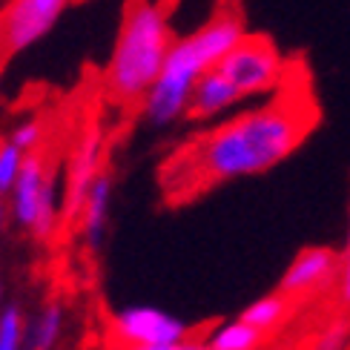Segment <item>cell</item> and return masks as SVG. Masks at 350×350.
Returning a JSON list of instances; mask_svg holds the SVG:
<instances>
[{"label":"cell","instance_id":"obj_1","mask_svg":"<svg viewBox=\"0 0 350 350\" xmlns=\"http://www.w3.org/2000/svg\"><path fill=\"white\" fill-rule=\"evenodd\" d=\"M316 124L310 98L282 95L270 104L241 112L196 138L167 167V189L189 198L207 187L258 175L275 167L308 138Z\"/></svg>","mask_w":350,"mask_h":350},{"label":"cell","instance_id":"obj_2","mask_svg":"<svg viewBox=\"0 0 350 350\" xmlns=\"http://www.w3.org/2000/svg\"><path fill=\"white\" fill-rule=\"evenodd\" d=\"M247 35L244 18L236 9H221L187 38H175L161 75L141 100V112L152 126H167L187 118V107L198 78L221 64V57Z\"/></svg>","mask_w":350,"mask_h":350},{"label":"cell","instance_id":"obj_3","mask_svg":"<svg viewBox=\"0 0 350 350\" xmlns=\"http://www.w3.org/2000/svg\"><path fill=\"white\" fill-rule=\"evenodd\" d=\"M172 43L170 12L161 0H129L104 72V90L112 104H141L161 75Z\"/></svg>","mask_w":350,"mask_h":350},{"label":"cell","instance_id":"obj_4","mask_svg":"<svg viewBox=\"0 0 350 350\" xmlns=\"http://www.w3.org/2000/svg\"><path fill=\"white\" fill-rule=\"evenodd\" d=\"M218 69L230 78V83L236 86L241 98H253L261 92H270L282 83L284 57L270 38L247 32L236 46L221 57Z\"/></svg>","mask_w":350,"mask_h":350},{"label":"cell","instance_id":"obj_5","mask_svg":"<svg viewBox=\"0 0 350 350\" xmlns=\"http://www.w3.org/2000/svg\"><path fill=\"white\" fill-rule=\"evenodd\" d=\"M75 3L81 0H12L0 21V52L18 55L32 49Z\"/></svg>","mask_w":350,"mask_h":350},{"label":"cell","instance_id":"obj_6","mask_svg":"<svg viewBox=\"0 0 350 350\" xmlns=\"http://www.w3.org/2000/svg\"><path fill=\"white\" fill-rule=\"evenodd\" d=\"M109 333L118 345L126 347H150V345H170L189 336V327L164 310L155 308H129L109 319Z\"/></svg>","mask_w":350,"mask_h":350},{"label":"cell","instance_id":"obj_7","mask_svg":"<svg viewBox=\"0 0 350 350\" xmlns=\"http://www.w3.org/2000/svg\"><path fill=\"white\" fill-rule=\"evenodd\" d=\"M100 152H104V141H100V129L90 126L81 135L75 152H72L69 161V181H66V213L64 218L72 221V218H81V207L83 198L90 193V187L95 181V175L104 170L100 167Z\"/></svg>","mask_w":350,"mask_h":350},{"label":"cell","instance_id":"obj_8","mask_svg":"<svg viewBox=\"0 0 350 350\" xmlns=\"http://www.w3.org/2000/svg\"><path fill=\"white\" fill-rule=\"evenodd\" d=\"M336 261H339V256L333 250H327V247H310V250H301L293 258V265L287 267V273L282 275L279 290L290 299L310 293V290L327 284L333 270H336Z\"/></svg>","mask_w":350,"mask_h":350},{"label":"cell","instance_id":"obj_9","mask_svg":"<svg viewBox=\"0 0 350 350\" xmlns=\"http://www.w3.org/2000/svg\"><path fill=\"white\" fill-rule=\"evenodd\" d=\"M239 100H244L239 95V90L230 83V78L221 69L213 66L210 72H204L198 78L193 98H189V107H187V118L189 121H210L218 112L236 107Z\"/></svg>","mask_w":350,"mask_h":350},{"label":"cell","instance_id":"obj_10","mask_svg":"<svg viewBox=\"0 0 350 350\" xmlns=\"http://www.w3.org/2000/svg\"><path fill=\"white\" fill-rule=\"evenodd\" d=\"M46 175H49V170H46V158H43V152L40 150L26 152L21 175H18L14 189H12L14 218H18L21 227H32L35 213H38V198H40V189H43Z\"/></svg>","mask_w":350,"mask_h":350},{"label":"cell","instance_id":"obj_11","mask_svg":"<svg viewBox=\"0 0 350 350\" xmlns=\"http://www.w3.org/2000/svg\"><path fill=\"white\" fill-rule=\"evenodd\" d=\"M109 198H112V175H109V170H100L95 175L90 193H86V198H83L81 218H78L81 227H83V239L90 241V247H98L100 241H104Z\"/></svg>","mask_w":350,"mask_h":350},{"label":"cell","instance_id":"obj_12","mask_svg":"<svg viewBox=\"0 0 350 350\" xmlns=\"http://www.w3.org/2000/svg\"><path fill=\"white\" fill-rule=\"evenodd\" d=\"M261 342H265V330L253 327L239 316L236 322L218 327L204 345H207V350H258Z\"/></svg>","mask_w":350,"mask_h":350},{"label":"cell","instance_id":"obj_13","mask_svg":"<svg viewBox=\"0 0 350 350\" xmlns=\"http://www.w3.org/2000/svg\"><path fill=\"white\" fill-rule=\"evenodd\" d=\"M287 308H290V296H284L282 290H279V293H273V296L256 299L250 308H244L241 319H244V322H250L253 327L270 333L287 316Z\"/></svg>","mask_w":350,"mask_h":350},{"label":"cell","instance_id":"obj_14","mask_svg":"<svg viewBox=\"0 0 350 350\" xmlns=\"http://www.w3.org/2000/svg\"><path fill=\"white\" fill-rule=\"evenodd\" d=\"M55 224H57V178H55V172L49 170L46 181H43V189H40V198H38L35 221H32L29 230L35 232V239L46 241V239H52Z\"/></svg>","mask_w":350,"mask_h":350},{"label":"cell","instance_id":"obj_15","mask_svg":"<svg viewBox=\"0 0 350 350\" xmlns=\"http://www.w3.org/2000/svg\"><path fill=\"white\" fill-rule=\"evenodd\" d=\"M64 327V310L57 304H46L43 313L38 316V322L29 333V350H52L57 345V336H61Z\"/></svg>","mask_w":350,"mask_h":350},{"label":"cell","instance_id":"obj_16","mask_svg":"<svg viewBox=\"0 0 350 350\" xmlns=\"http://www.w3.org/2000/svg\"><path fill=\"white\" fill-rule=\"evenodd\" d=\"M23 158H26V152L12 138L0 141V196L3 198L12 196L14 181H18L21 167H23Z\"/></svg>","mask_w":350,"mask_h":350},{"label":"cell","instance_id":"obj_17","mask_svg":"<svg viewBox=\"0 0 350 350\" xmlns=\"http://www.w3.org/2000/svg\"><path fill=\"white\" fill-rule=\"evenodd\" d=\"M23 339V316L18 308H6L0 313V350H21Z\"/></svg>","mask_w":350,"mask_h":350},{"label":"cell","instance_id":"obj_18","mask_svg":"<svg viewBox=\"0 0 350 350\" xmlns=\"http://www.w3.org/2000/svg\"><path fill=\"white\" fill-rule=\"evenodd\" d=\"M9 138L18 144L23 152H32V150L40 147V141H43V124H40L38 118L23 121V124H18V126L12 129V135H9Z\"/></svg>","mask_w":350,"mask_h":350},{"label":"cell","instance_id":"obj_19","mask_svg":"<svg viewBox=\"0 0 350 350\" xmlns=\"http://www.w3.org/2000/svg\"><path fill=\"white\" fill-rule=\"evenodd\" d=\"M347 339H350V325L347 322H339V325H330L322 336H319L316 347L313 350H345L347 347Z\"/></svg>","mask_w":350,"mask_h":350},{"label":"cell","instance_id":"obj_20","mask_svg":"<svg viewBox=\"0 0 350 350\" xmlns=\"http://www.w3.org/2000/svg\"><path fill=\"white\" fill-rule=\"evenodd\" d=\"M126 350H207L201 339H181L170 345H150V347H126Z\"/></svg>","mask_w":350,"mask_h":350},{"label":"cell","instance_id":"obj_21","mask_svg":"<svg viewBox=\"0 0 350 350\" xmlns=\"http://www.w3.org/2000/svg\"><path fill=\"white\" fill-rule=\"evenodd\" d=\"M339 290H342V301L350 308V244H347V256L342 265V279H339Z\"/></svg>","mask_w":350,"mask_h":350},{"label":"cell","instance_id":"obj_22","mask_svg":"<svg viewBox=\"0 0 350 350\" xmlns=\"http://www.w3.org/2000/svg\"><path fill=\"white\" fill-rule=\"evenodd\" d=\"M6 224V204H3V196H0V230Z\"/></svg>","mask_w":350,"mask_h":350},{"label":"cell","instance_id":"obj_23","mask_svg":"<svg viewBox=\"0 0 350 350\" xmlns=\"http://www.w3.org/2000/svg\"><path fill=\"white\" fill-rule=\"evenodd\" d=\"M0 308H3V290H0Z\"/></svg>","mask_w":350,"mask_h":350},{"label":"cell","instance_id":"obj_24","mask_svg":"<svg viewBox=\"0 0 350 350\" xmlns=\"http://www.w3.org/2000/svg\"><path fill=\"white\" fill-rule=\"evenodd\" d=\"M347 244H350V239H347Z\"/></svg>","mask_w":350,"mask_h":350}]
</instances>
